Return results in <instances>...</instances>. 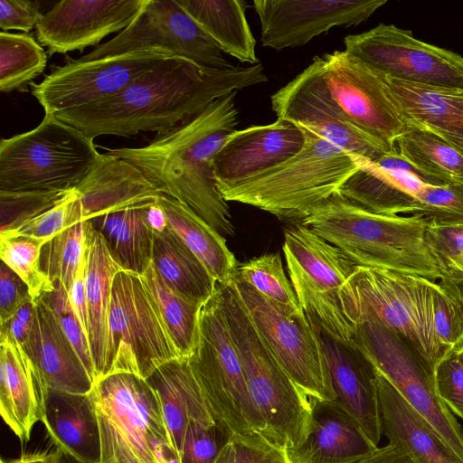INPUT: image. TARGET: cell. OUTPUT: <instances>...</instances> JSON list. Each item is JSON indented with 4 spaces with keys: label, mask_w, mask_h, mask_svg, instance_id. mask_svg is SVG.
Listing matches in <instances>:
<instances>
[{
    "label": "cell",
    "mask_w": 463,
    "mask_h": 463,
    "mask_svg": "<svg viewBox=\"0 0 463 463\" xmlns=\"http://www.w3.org/2000/svg\"><path fill=\"white\" fill-rule=\"evenodd\" d=\"M267 80L260 62L216 69L170 56L118 94L53 116L90 139L103 135L162 134L198 115L214 100Z\"/></svg>",
    "instance_id": "cell-1"
},
{
    "label": "cell",
    "mask_w": 463,
    "mask_h": 463,
    "mask_svg": "<svg viewBox=\"0 0 463 463\" xmlns=\"http://www.w3.org/2000/svg\"><path fill=\"white\" fill-rule=\"evenodd\" d=\"M236 93L231 92L141 147L109 149L153 184L156 190L190 207L221 235L234 234L227 202L214 176L213 159L238 124Z\"/></svg>",
    "instance_id": "cell-2"
},
{
    "label": "cell",
    "mask_w": 463,
    "mask_h": 463,
    "mask_svg": "<svg viewBox=\"0 0 463 463\" xmlns=\"http://www.w3.org/2000/svg\"><path fill=\"white\" fill-rule=\"evenodd\" d=\"M430 220L423 215L373 213L336 194L300 223L337 247L357 266L442 278L427 243Z\"/></svg>",
    "instance_id": "cell-3"
},
{
    "label": "cell",
    "mask_w": 463,
    "mask_h": 463,
    "mask_svg": "<svg viewBox=\"0 0 463 463\" xmlns=\"http://www.w3.org/2000/svg\"><path fill=\"white\" fill-rule=\"evenodd\" d=\"M299 128L305 135V144L298 153L237 185L220 189L223 199L298 223L317 205L338 194L358 169L356 156Z\"/></svg>",
    "instance_id": "cell-4"
},
{
    "label": "cell",
    "mask_w": 463,
    "mask_h": 463,
    "mask_svg": "<svg viewBox=\"0 0 463 463\" xmlns=\"http://www.w3.org/2000/svg\"><path fill=\"white\" fill-rule=\"evenodd\" d=\"M216 293L241 362L249 391L272 442L286 452L309 431L308 397L277 361L255 326L233 284L217 283Z\"/></svg>",
    "instance_id": "cell-5"
},
{
    "label": "cell",
    "mask_w": 463,
    "mask_h": 463,
    "mask_svg": "<svg viewBox=\"0 0 463 463\" xmlns=\"http://www.w3.org/2000/svg\"><path fill=\"white\" fill-rule=\"evenodd\" d=\"M435 283L413 274L357 266L341 290L342 308L354 328L374 321L400 335L434 372L449 352L434 328Z\"/></svg>",
    "instance_id": "cell-6"
},
{
    "label": "cell",
    "mask_w": 463,
    "mask_h": 463,
    "mask_svg": "<svg viewBox=\"0 0 463 463\" xmlns=\"http://www.w3.org/2000/svg\"><path fill=\"white\" fill-rule=\"evenodd\" d=\"M188 362L217 425L227 437L260 435L272 442L249 391L216 290L202 305L197 341Z\"/></svg>",
    "instance_id": "cell-7"
},
{
    "label": "cell",
    "mask_w": 463,
    "mask_h": 463,
    "mask_svg": "<svg viewBox=\"0 0 463 463\" xmlns=\"http://www.w3.org/2000/svg\"><path fill=\"white\" fill-rule=\"evenodd\" d=\"M99 155L93 139L45 115L32 130L1 139L0 191H71Z\"/></svg>",
    "instance_id": "cell-8"
},
{
    "label": "cell",
    "mask_w": 463,
    "mask_h": 463,
    "mask_svg": "<svg viewBox=\"0 0 463 463\" xmlns=\"http://www.w3.org/2000/svg\"><path fill=\"white\" fill-rule=\"evenodd\" d=\"M88 395L99 428V463H157L155 445L170 441L158 395L146 379L110 374Z\"/></svg>",
    "instance_id": "cell-9"
},
{
    "label": "cell",
    "mask_w": 463,
    "mask_h": 463,
    "mask_svg": "<svg viewBox=\"0 0 463 463\" xmlns=\"http://www.w3.org/2000/svg\"><path fill=\"white\" fill-rule=\"evenodd\" d=\"M181 358L142 277L120 269L112 283L104 377L128 373L147 379Z\"/></svg>",
    "instance_id": "cell-10"
},
{
    "label": "cell",
    "mask_w": 463,
    "mask_h": 463,
    "mask_svg": "<svg viewBox=\"0 0 463 463\" xmlns=\"http://www.w3.org/2000/svg\"><path fill=\"white\" fill-rule=\"evenodd\" d=\"M289 279L305 314L348 344L354 327L341 305V290L357 265L337 247L300 222L284 231Z\"/></svg>",
    "instance_id": "cell-11"
},
{
    "label": "cell",
    "mask_w": 463,
    "mask_h": 463,
    "mask_svg": "<svg viewBox=\"0 0 463 463\" xmlns=\"http://www.w3.org/2000/svg\"><path fill=\"white\" fill-rule=\"evenodd\" d=\"M349 344L371 361L463 463V429L439 398L434 372L410 344L374 321L357 325Z\"/></svg>",
    "instance_id": "cell-12"
},
{
    "label": "cell",
    "mask_w": 463,
    "mask_h": 463,
    "mask_svg": "<svg viewBox=\"0 0 463 463\" xmlns=\"http://www.w3.org/2000/svg\"><path fill=\"white\" fill-rule=\"evenodd\" d=\"M232 283L266 345L296 385L308 398L334 401L325 357L305 312H288L236 276Z\"/></svg>",
    "instance_id": "cell-13"
},
{
    "label": "cell",
    "mask_w": 463,
    "mask_h": 463,
    "mask_svg": "<svg viewBox=\"0 0 463 463\" xmlns=\"http://www.w3.org/2000/svg\"><path fill=\"white\" fill-rule=\"evenodd\" d=\"M345 52L385 76L419 84L463 90V57L415 38L393 24L344 38Z\"/></svg>",
    "instance_id": "cell-14"
},
{
    "label": "cell",
    "mask_w": 463,
    "mask_h": 463,
    "mask_svg": "<svg viewBox=\"0 0 463 463\" xmlns=\"http://www.w3.org/2000/svg\"><path fill=\"white\" fill-rule=\"evenodd\" d=\"M332 100L359 128L394 149L407 122L391 95L385 75L345 51L316 56Z\"/></svg>",
    "instance_id": "cell-15"
},
{
    "label": "cell",
    "mask_w": 463,
    "mask_h": 463,
    "mask_svg": "<svg viewBox=\"0 0 463 463\" xmlns=\"http://www.w3.org/2000/svg\"><path fill=\"white\" fill-rule=\"evenodd\" d=\"M170 56L176 55L150 48L89 61L69 60L40 83L33 84L32 93L45 115L53 116L118 94Z\"/></svg>",
    "instance_id": "cell-16"
},
{
    "label": "cell",
    "mask_w": 463,
    "mask_h": 463,
    "mask_svg": "<svg viewBox=\"0 0 463 463\" xmlns=\"http://www.w3.org/2000/svg\"><path fill=\"white\" fill-rule=\"evenodd\" d=\"M157 48L203 66L229 69L216 43L179 5L177 0H146L131 24L80 61Z\"/></svg>",
    "instance_id": "cell-17"
},
{
    "label": "cell",
    "mask_w": 463,
    "mask_h": 463,
    "mask_svg": "<svg viewBox=\"0 0 463 463\" xmlns=\"http://www.w3.org/2000/svg\"><path fill=\"white\" fill-rule=\"evenodd\" d=\"M270 101L277 118L308 129L349 154L376 161L393 150L359 128L337 107L314 61Z\"/></svg>",
    "instance_id": "cell-18"
},
{
    "label": "cell",
    "mask_w": 463,
    "mask_h": 463,
    "mask_svg": "<svg viewBox=\"0 0 463 463\" xmlns=\"http://www.w3.org/2000/svg\"><path fill=\"white\" fill-rule=\"evenodd\" d=\"M386 0H254L262 46L298 47L339 25H358Z\"/></svg>",
    "instance_id": "cell-19"
},
{
    "label": "cell",
    "mask_w": 463,
    "mask_h": 463,
    "mask_svg": "<svg viewBox=\"0 0 463 463\" xmlns=\"http://www.w3.org/2000/svg\"><path fill=\"white\" fill-rule=\"evenodd\" d=\"M146 0H62L36 25L38 42L49 54L99 46L106 36L125 30Z\"/></svg>",
    "instance_id": "cell-20"
},
{
    "label": "cell",
    "mask_w": 463,
    "mask_h": 463,
    "mask_svg": "<svg viewBox=\"0 0 463 463\" xmlns=\"http://www.w3.org/2000/svg\"><path fill=\"white\" fill-rule=\"evenodd\" d=\"M304 144L303 130L285 119L235 130L213 159L218 189L237 185L287 161Z\"/></svg>",
    "instance_id": "cell-21"
},
{
    "label": "cell",
    "mask_w": 463,
    "mask_h": 463,
    "mask_svg": "<svg viewBox=\"0 0 463 463\" xmlns=\"http://www.w3.org/2000/svg\"><path fill=\"white\" fill-rule=\"evenodd\" d=\"M307 317L325 357L335 394L334 401L356 420L377 446L382 431L374 365L355 347L333 337L317 321Z\"/></svg>",
    "instance_id": "cell-22"
},
{
    "label": "cell",
    "mask_w": 463,
    "mask_h": 463,
    "mask_svg": "<svg viewBox=\"0 0 463 463\" xmlns=\"http://www.w3.org/2000/svg\"><path fill=\"white\" fill-rule=\"evenodd\" d=\"M45 382L23 347L0 330V414L21 441L41 421L48 394Z\"/></svg>",
    "instance_id": "cell-23"
},
{
    "label": "cell",
    "mask_w": 463,
    "mask_h": 463,
    "mask_svg": "<svg viewBox=\"0 0 463 463\" xmlns=\"http://www.w3.org/2000/svg\"><path fill=\"white\" fill-rule=\"evenodd\" d=\"M74 189L82 222L129 208L149 207L160 194L137 168L108 152L99 155Z\"/></svg>",
    "instance_id": "cell-24"
},
{
    "label": "cell",
    "mask_w": 463,
    "mask_h": 463,
    "mask_svg": "<svg viewBox=\"0 0 463 463\" xmlns=\"http://www.w3.org/2000/svg\"><path fill=\"white\" fill-rule=\"evenodd\" d=\"M31 332L23 349L41 373L49 390L89 394L93 381L53 311L40 297Z\"/></svg>",
    "instance_id": "cell-25"
},
{
    "label": "cell",
    "mask_w": 463,
    "mask_h": 463,
    "mask_svg": "<svg viewBox=\"0 0 463 463\" xmlns=\"http://www.w3.org/2000/svg\"><path fill=\"white\" fill-rule=\"evenodd\" d=\"M308 399L310 429L301 445L287 451L291 463H355L378 448L335 401Z\"/></svg>",
    "instance_id": "cell-26"
},
{
    "label": "cell",
    "mask_w": 463,
    "mask_h": 463,
    "mask_svg": "<svg viewBox=\"0 0 463 463\" xmlns=\"http://www.w3.org/2000/svg\"><path fill=\"white\" fill-rule=\"evenodd\" d=\"M376 389L381 431L389 443L415 463H462L377 369Z\"/></svg>",
    "instance_id": "cell-27"
},
{
    "label": "cell",
    "mask_w": 463,
    "mask_h": 463,
    "mask_svg": "<svg viewBox=\"0 0 463 463\" xmlns=\"http://www.w3.org/2000/svg\"><path fill=\"white\" fill-rule=\"evenodd\" d=\"M356 161L358 169L340 187L338 194L375 213L422 215V195L429 184L367 158L356 156Z\"/></svg>",
    "instance_id": "cell-28"
},
{
    "label": "cell",
    "mask_w": 463,
    "mask_h": 463,
    "mask_svg": "<svg viewBox=\"0 0 463 463\" xmlns=\"http://www.w3.org/2000/svg\"><path fill=\"white\" fill-rule=\"evenodd\" d=\"M84 260L89 344L95 383L105 376L112 283L115 275L122 269L111 257L103 235L90 221L86 222Z\"/></svg>",
    "instance_id": "cell-29"
},
{
    "label": "cell",
    "mask_w": 463,
    "mask_h": 463,
    "mask_svg": "<svg viewBox=\"0 0 463 463\" xmlns=\"http://www.w3.org/2000/svg\"><path fill=\"white\" fill-rule=\"evenodd\" d=\"M146 380L158 395L170 445L179 456L189 420L217 424L188 359L170 361Z\"/></svg>",
    "instance_id": "cell-30"
},
{
    "label": "cell",
    "mask_w": 463,
    "mask_h": 463,
    "mask_svg": "<svg viewBox=\"0 0 463 463\" xmlns=\"http://www.w3.org/2000/svg\"><path fill=\"white\" fill-rule=\"evenodd\" d=\"M41 421L62 455L76 463H99V428L88 394L49 390Z\"/></svg>",
    "instance_id": "cell-31"
},
{
    "label": "cell",
    "mask_w": 463,
    "mask_h": 463,
    "mask_svg": "<svg viewBox=\"0 0 463 463\" xmlns=\"http://www.w3.org/2000/svg\"><path fill=\"white\" fill-rule=\"evenodd\" d=\"M385 80L407 123L463 135V90Z\"/></svg>",
    "instance_id": "cell-32"
},
{
    "label": "cell",
    "mask_w": 463,
    "mask_h": 463,
    "mask_svg": "<svg viewBox=\"0 0 463 463\" xmlns=\"http://www.w3.org/2000/svg\"><path fill=\"white\" fill-rule=\"evenodd\" d=\"M157 203L168 225L203 263L217 283L227 284L233 280L239 264L225 238L184 203L161 194Z\"/></svg>",
    "instance_id": "cell-33"
},
{
    "label": "cell",
    "mask_w": 463,
    "mask_h": 463,
    "mask_svg": "<svg viewBox=\"0 0 463 463\" xmlns=\"http://www.w3.org/2000/svg\"><path fill=\"white\" fill-rule=\"evenodd\" d=\"M222 52L255 65L256 40L246 19L244 0H177Z\"/></svg>",
    "instance_id": "cell-34"
},
{
    "label": "cell",
    "mask_w": 463,
    "mask_h": 463,
    "mask_svg": "<svg viewBox=\"0 0 463 463\" xmlns=\"http://www.w3.org/2000/svg\"><path fill=\"white\" fill-rule=\"evenodd\" d=\"M152 263L165 283L192 300L204 303L216 290V279L169 225L154 232Z\"/></svg>",
    "instance_id": "cell-35"
},
{
    "label": "cell",
    "mask_w": 463,
    "mask_h": 463,
    "mask_svg": "<svg viewBox=\"0 0 463 463\" xmlns=\"http://www.w3.org/2000/svg\"><path fill=\"white\" fill-rule=\"evenodd\" d=\"M147 208H129L90 220L119 267L140 276L152 261L154 232L146 221Z\"/></svg>",
    "instance_id": "cell-36"
},
{
    "label": "cell",
    "mask_w": 463,
    "mask_h": 463,
    "mask_svg": "<svg viewBox=\"0 0 463 463\" xmlns=\"http://www.w3.org/2000/svg\"><path fill=\"white\" fill-rule=\"evenodd\" d=\"M395 147L422 173L444 184H463V154L436 131L408 122Z\"/></svg>",
    "instance_id": "cell-37"
},
{
    "label": "cell",
    "mask_w": 463,
    "mask_h": 463,
    "mask_svg": "<svg viewBox=\"0 0 463 463\" xmlns=\"http://www.w3.org/2000/svg\"><path fill=\"white\" fill-rule=\"evenodd\" d=\"M141 277L182 358L188 359L196 345L199 315L203 303L192 300L173 289L152 261Z\"/></svg>",
    "instance_id": "cell-38"
},
{
    "label": "cell",
    "mask_w": 463,
    "mask_h": 463,
    "mask_svg": "<svg viewBox=\"0 0 463 463\" xmlns=\"http://www.w3.org/2000/svg\"><path fill=\"white\" fill-rule=\"evenodd\" d=\"M47 54L27 33H0V90H21L43 72Z\"/></svg>",
    "instance_id": "cell-39"
},
{
    "label": "cell",
    "mask_w": 463,
    "mask_h": 463,
    "mask_svg": "<svg viewBox=\"0 0 463 463\" xmlns=\"http://www.w3.org/2000/svg\"><path fill=\"white\" fill-rule=\"evenodd\" d=\"M85 241L86 222H80L68 227L42 247L41 269L53 284L61 283L67 291L83 263Z\"/></svg>",
    "instance_id": "cell-40"
},
{
    "label": "cell",
    "mask_w": 463,
    "mask_h": 463,
    "mask_svg": "<svg viewBox=\"0 0 463 463\" xmlns=\"http://www.w3.org/2000/svg\"><path fill=\"white\" fill-rule=\"evenodd\" d=\"M236 277L288 312H304L279 253L263 254L239 264Z\"/></svg>",
    "instance_id": "cell-41"
},
{
    "label": "cell",
    "mask_w": 463,
    "mask_h": 463,
    "mask_svg": "<svg viewBox=\"0 0 463 463\" xmlns=\"http://www.w3.org/2000/svg\"><path fill=\"white\" fill-rule=\"evenodd\" d=\"M44 243L41 240L26 236L0 235L2 262L28 286L33 301L55 288L40 266L41 250Z\"/></svg>",
    "instance_id": "cell-42"
},
{
    "label": "cell",
    "mask_w": 463,
    "mask_h": 463,
    "mask_svg": "<svg viewBox=\"0 0 463 463\" xmlns=\"http://www.w3.org/2000/svg\"><path fill=\"white\" fill-rule=\"evenodd\" d=\"M71 191H0V234L12 232L51 210Z\"/></svg>",
    "instance_id": "cell-43"
},
{
    "label": "cell",
    "mask_w": 463,
    "mask_h": 463,
    "mask_svg": "<svg viewBox=\"0 0 463 463\" xmlns=\"http://www.w3.org/2000/svg\"><path fill=\"white\" fill-rule=\"evenodd\" d=\"M426 238L442 273L440 281L454 283L463 280V222H430Z\"/></svg>",
    "instance_id": "cell-44"
},
{
    "label": "cell",
    "mask_w": 463,
    "mask_h": 463,
    "mask_svg": "<svg viewBox=\"0 0 463 463\" xmlns=\"http://www.w3.org/2000/svg\"><path fill=\"white\" fill-rule=\"evenodd\" d=\"M82 222L75 189L56 206L4 236H26L47 242L68 227Z\"/></svg>",
    "instance_id": "cell-45"
},
{
    "label": "cell",
    "mask_w": 463,
    "mask_h": 463,
    "mask_svg": "<svg viewBox=\"0 0 463 463\" xmlns=\"http://www.w3.org/2000/svg\"><path fill=\"white\" fill-rule=\"evenodd\" d=\"M54 286L53 291L43 294L42 298L53 311L62 331L76 349L94 383L95 373L89 338L72 309L67 289L60 282H55Z\"/></svg>",
    "instance_id": "cell-46"
},
{
    "label": "cell",
    "mask_w": 463,
    "mask_h": 463,
    "mask_svg": "<svg viewBox=\"0 0 463 463\" xmlns=\"http://www.w3.org/2000/svg\"><path fill=\"white\" fill-rule=\"evenodd\" d=\"M433 319L436 335L448 351L463 346V306L439 282L433 288Z\"/></svg>",
    "instance_id": "cell-47"
},
{
    "label": "cell",
    "mask_w": 463,
    "mask_h": 463,
    "mask_svg": "<svg viewBox=\"0 0 463 463\" xmlns=\"http://www.w3.org/2000/svg\"><path fill=\"white\" fill-rule=\"evenodd\" d=\"M230 439L217 424L191 420L184 439L181 463H215L222 448Z\"/></svg>",
    "instance_id": "cell-48"
},
{
    "label": "cell",
    "mask_w": 463,
    "mask_h": 463,
    "mask_svg": "<svg viewBox=\"0 0 463 463\" xmlns=\"http://www.w3.org/2000/svg\"><path fill=\"white\" fill-rule=\"evenodd\" d=\"M437 392L455 415L463 420V346L450 350L434 370Z\"/></svg>",
    "instance_id": "cell-49"
},
{
    "label": "cell",
    "mask_w": 463,
    "mask_h": 463,
    "mask_svg": "<svg viewBox=\"0 0 463 463\" xmlns=\"http://www.w3.org/2000/svg\"><path fill=\"white\" fill-rule=\"evenodd\" d=\"M234 463H291L287 452L260 435L233 436Z\"/></svg>",
    "instance_id": "cell-50"
},
{
    "label": "cell",
    "mask_w": 463,
    "mask_h": 463,
    "mask_svg": "<svg viewBox=\"0 0 463 463\" xmlns=\"http://www.w3.org/2000/svg\"><path fill=\"white\" fill-rule=\"evenodd\" d=\"M43 14L40 5L30 0H0V28L2 32L11 30L25 33L36 27Z\"/></svg>",
    "instance_id": "cell-51"
},
{
    "label": "cell",
    "mask_w": 463,
    "mask_h": 463,
    "mask_svg": "<svg viewBox=\"0 0 463 463\" xmlns=\"http://www.w3.org/2000/svg\"><path fill=\"white\" fill-rule=\"evenodd\" d=\"M33 300L28 286L7 265L0 267V325L10 319L26 302Z\"/></svg>",
    "instance_id": "cell-52"
},
{
    "label": "cell",
    "mask_w": 463,
    "mask_h": 463,
    "mask_svg": "<svg viewBox=\"0 0 463 463\" xmlns=\"http://www.w3.org/2000/svg\"><path fill=\"white\" fill-rule=\"evenodd\" d=\"M84 274L85 260L68 294L72 309L89 338L90 323Z\"/></svg>",
    "instance_id": "cell-53"
},
{
    "label": "cell",
    "mask_w": 463,
    "mask_h": 463,
    "mask_svg": "<svg viewBox=\"0 0 463 463\" xmlns=\"http://www.w3.org/2000/svg\"><path fill=\"white\" fill-rule=\"evenodd\" d=\"M355 463H415L392 443L377 448Z\"/></svg>",
    "instance_id": "cell-54"
},
{
    "label": "cell",
    "mask_w": 463,
    "mask_h": 463,
    "mask_svg": "<svg viewBox=\"0 0 463 463\" xmlns=\"http://www.w3.org/2000/svg\"><path fill=\"white\" fill-rule=\"evenodd\" d=\"M62 453L55 451L34 452L24 454L17 458L4 460L0 463H61Z\"/></svg>",
    "instance_id": "cell-55"
},
{
    "label": "cell",
    "mask_w": 463,
    "mask_h": 463,
    "mask_svg": "<svg viewBox=\"0 0 463 463\" xmlns=\"http://www.w3.org/2000/svg\"><path fill=\"white\" fill-rule=\"evenodd\" d=\"M146 221L153 232H162L167 227V220L158 203L146 209Z\"/></svg>",
    "instance_id": "cell-56"
},
{
    "label": "cell",
    "mask_w": 463,
    "mask_h": 463,
    "mask_svg": "<svg viewBox=\"0 0 463 463\" xmlns=\"http://www.w3.org/2000/svg\"><path fill=\"white\" fill-rule=\"evenodd\" d=\"M154 452L157 463H181L180 456L167 441L156 443L154 447Z\"/></svg>",
    "instance_id": "cell-57"
},
{
    "label": "cell",
    "mask_w": 463,
    "mask_h": 463,
    "mask_svg": "<svg viewBox=\"0 0 463 463\" xmlns=\"http://www.w3.org/2000/svg\"><path fill=\"white\" fill-rule=\"evenodd\" d=\"M235 448L232 438L222 448L215 463H234Z\"/></svg>",
    "instance_id": "cell-58"
},
{
    "label": "cell",
    "mask_w": 463,
    "mask_h": 463,
    "mask_svg": "<svg viewBox=\"0 0 463 463\" xmlns=\"http://www.w3.org/2000/svg\"><path fill=\"white\" fill-rule=\"evenodd\" d=\"M436 131V130H434ZM463 154V135L436 131Z\"/></svg>",
    "instance_id": "cell-59"
},
{
    "label": "cell",
    "mask_w": 463,
    "mask_h": 463,
    "mask_svg": "<svg viewBox=\"0 0 463 463\" xmlns=\"http://www.w3.org/2000/svg\"><path fill=\"white\" fill-rule=\"evenodd\" d=\"M442 286L447 288L452 292L460 301L463 306V280L454 283L439 282Z\"/></svg>",
    "instance_id": "cell-60"
},
{
    "label": "cell",
    "mask_w": 463,
    "mask_h": 463,
    "mask_svg": "<svg viewBox=\"0 0 463 463\" xmlns=\"http://www.w3.org/2000/svg\"><path fill=\"white\" fill-rule=\"evenodd\" d=\"M61 463H76V462L74 460H72L71 458L62 455Z\"/></svg>",
    "instance_id": "cell-61"
},
{
    "label": "cell",
    "mask_w": 463,
    "mask_h": 463,
    "mask_svg": "<svg viewBox=\"0 0 463 463\" xmlns=\"http://www.w3.org/2000/svg\"><path fill=\"white\" fill-rule=\"evenodd\" d=\"M462 103H463V99H462Z\"/></svg>",
    "instance_id": "cell-62"
}]
</instances>
